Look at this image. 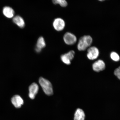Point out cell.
Wrapping results in <instances>:
<instances>
[{
  "instance_id": "6da1fadb",
  "label": "cell",
  "mask_w": 120,
  "mask_h": 120,
  "mask_svg": "<svg viewBox=\"0 0 120 120\" xmlns=\"http://www.w3.org/2000/svg\"><path fill=\"white\" fill-rule=\"evenodd\" d=\"M93 42L92 37L90 35H84L79 39L77 45L78 50L80 51L87 49L91 46Z\"/></svg>"
},
{
  "instance_id": "7a4b0ae2",
  "label": "cell",
  "mask_w": 120,
  "mask_h": 120,
  "mask_svg": "<svg viewBox=\"0 0 120 120\" xmlns=\"http://www.w3.org/2000/svg\"><path fill=\"white\" fill-rule=\"evenodd\" d=\"M39 82L45 93L48 96L53 94V88L51 82L47 79L43 77H40Z\"/></svg>"
},
{
  "instance_id": "3957f363",
  "label": "cell",
  "mask_w": 120,
  "mask_h": 120,
  "mask_svg": "<svg viewBox=\"0 0 120 120\" xmlns=\"http://www.w3.org/2000/svg\"><path fill=\"white\" fill-rule=\"evenodd\" d=\"M63 40L66 44L72 45L75 44L77 41V39L74 34L70 32H67L64 34Z\"/></svg>"
},
{
  "instance_id": "277c9868",
  "label": "cell",
  "mask_w": 120,
  "mask_h": 120,
  "mask_svg": "<svg viewBox=\"0 0 120 120\" xmlns=\"http://www.w3.org/2000/svg\"><path fill=\"white\" fill-rule=\"evenodd\" d=\"M99 54V51L97 48L96 46H91L87 49V56L89 60H94L98 58Z\"/></svg>"
},
{
  "instance_id": "5b68a950",
  "label": "cell",
  "mask_w": 120,
  "mask_h": 120,
  "mask_svg": "<svg viewBox=\"0 0 120 120\" xmlns=\"http://www.w3.org/2000/svg\"><path fill=\"white\" fill-rule=\"evenodd\" d=\"M65 25L64 21L60 18L55 19L52 23L54 29L58 31H60L64 30L65 28Z\"/></svg>"
},
{
  "instance_id": "8992f818",
  "label": "cell",
  "mask_w": 120,
  "mask_h": 120,
  "mask_svg": "<svg viewBox=\"0 0 120 120\" xmlns=\"http://www.w3.org/2000/svg\"><path fill=\"white\" fill-rule=\"evenodd\" d=\"M74 51L71 50L68 52L61 55V60L64 64L67 65H70L71 64V61L74 58L75 55Z\"/></svg>"
},
{
  "instance_id": "52a82bcc",
  "label": "cell",
  "mask_w": 120,
  "mask_h": 120,
  "mask_svg": "<svg viewBox=\"0 0 120 120\" xmlns=\"http://www.w3.org/2000/svg\"><path fill=\"white\" fill-rule=\"evenodd\" d=\"M93 70L95 72H99L105 69L106 65L103 60H99L95 61L92 64Z\"/></svg>"
},
{
  "instance_id": "ba28073f",
  "label": "cell",
  "mask_w": 120,
  "mask_h": 120,
  "mask_svg": "<svg viewBox=\"0 0 120 120\" xmlns=\"http://www.w3.org/2000/svg\"><path fill=\"white\" fill-rule=\"evenodd\" d=\"M38 85L35 82H34L30 85L29 88V96L31 99L35 98V96L38 92Z\"/></svg>"
},
{
  "instance_id": "9c48e42d",
  "label": "cell",
  "mask_w": 120,
  "mask_h": 120,
  "mask_svg": "<svg viewBox=\"0 0 120 120\" xmlns=\"http://www.w3.org/2000/svg\"><path fill=\"white\" fill-rule=\"evenodd\" d=\"M46 45V42L44 38L40 37L37 40L35 49V51L37 53H39L41 52L42 49L45 47Z\"/></svg>"
},
{
  "instance_id": "30bf717a",
  "label": "cell",
  "mask_w": 120,
  "mask_h": 120,
  "mask_svg": "<svg viewBox=\"0 0 120 120\" xmlns=\"http://www.w3.org/2000/svg\"><path fill=\"white\" fill-rule=\"evenodd\" d=\"M11 101L13 105L17 108H20L24 103V101L22 98L18 95L13 96L11 99Z\"/></svg>"
},
{
  "instance_id": "8fae6325",
  "label": "cell",
  "mask_w": 120,
  "mask_h": 120,
  "mask_svg": "<svg viewBox=\"0 0 120 120\" xmlns=\"http://www.w3.org/2000/svg\"><path fill=\"white\" fill-rule=\"evenodd\" d=\"M3 13L4 16L8 19L13 18L15 14L14 10L12 8L9 6H6L4 8Z\"/></svg>"
},
{
  "instance_id": "7c38bea8",
  "label": "cell",
  "mask_w": 120,
  "mask_h": 120,
  "mask_svg": "<svg viewBox=\"0 0 120 120\" xmlns=\"http://www.w3.org/2000/svg\"><path fill=\"white\" fill-rule=\"evenodd\" d=\"M13 21L19 27L23 28L25 26V22L23 18L19 15L14 16L13 18Z\"/></svg>"
},
{
  "instance_id": "4fadbf2b",
  "label": "cell",
  "mask_w": 120,
  "mask_h": 120,
  "mask_svg": "<svg viewBox=\"0 0 120 120\" xmlns=\"http://www.w3.org/2000/svg\"><path fill=\"white\" fill-rule=\"evenodd\" d=\"M85 116L83 111L82 109H78L75 113L74 120H84Z\"/></svg>"
},
{
  "instance_id": "5bb4252c",
  "label": "cell",
  "mask_w": 120,
  "mask_h": 120,
  "mask_svg": "<svg viewBox=\"0 0 120 120\" xmlns=\"http://www.w3.org/2000/svg\"><path fill=\"white\" fill-rule=\"evenodd\" d=\"M52 2L55 4H59L62 7H66L68 5V3L66 0H52Z\"/></svg>"
},
{
  "instance_id": "9a60e30c",
  "label": "cell",
  "mask_w": 120,
  "mask_h": 120,
  "mask_svg": "<svg viewBox=\"0 0 120 120\" xmlns=\"http://www.w3.org/2000/svg\"><path fill=\"white\" fill-rule=\"evenodd\" d=\"M110 57L111 59L115 62H118L120 60V57L119 55L116 52H111Z\"/></svg>"
},
{
  "instance_id": "2e32d148",
  "label": "cell",
  "mask_w": 120,
  "mask_h": 120,
  "mask_svg": "<svg viewBox=\"0 0 120 120\" xmlns=\"http://www.w3.org/2000/svg\"><path fill=\"white\" fill-rule=\"evenodd\" d=\"M114 74L120 80V66L118 67L115 70Z\"/></svg>"
},
{
  "instance_id": "e0dca14e",
  "label": "cell",
  "mask_w": 120,
  "mask_h": 120,
  "mask_svg": "<svg viewBox=\"0 0 120 120\" xmlns=\"http://www.w3.org/2000/svg\"><path fill=\"white\" fill-rule=\"evenodd\" d=\"M98 0L100 1H101V2H102V1L106 0Z\"/></svg>"
}]
</instances>
